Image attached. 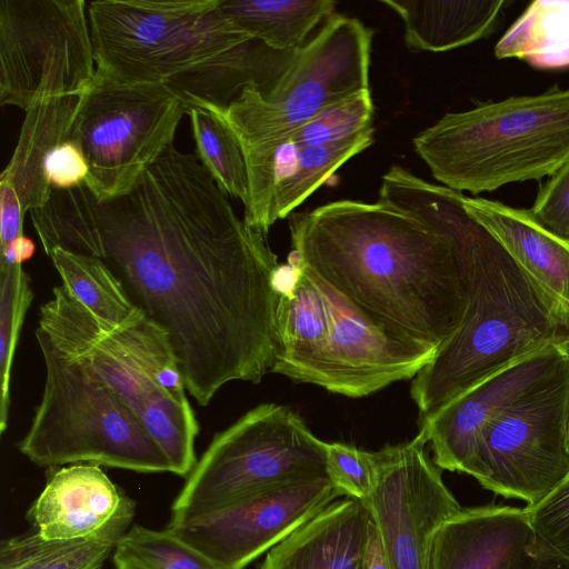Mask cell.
Instances as JSON below:
<instances>
[{
  "mask_svg": "<svg viewBox=\"0 0 569 569\" xmlns=\"http://www.w3.org/2000/svg\"><path fill=\"white\" fill-rule=\"evenodd\" d=\"M37 329L130 407L169 458L172 473L184 477L192 471L199 423L170 338L143 310L113 326L94 317L61 284L40 307Z\"/></svg>",
  "mask_w": 569,
  "mask_h": 569,
  "instance_id": "4",
  "label": "cell"
},
{
  "mask_svg": "<svg viewBox=\"0 0 569 569\" xmlns=\"http://www.w3.org/2000/svg\"><path fill=\"white\" fill-rule=\"evenodd\" d=\"M189 112L167 84L120 86L94 80L84 93L69 140L89 167L84 184L104 201L128 192L173 143Z\"/></svg>",
  "mask_w": 569,
  "mask_h": 569,
  "instance_id": "10",
  "label": "cell"
},
{
  "mask_svg": "<svg viewBox=\"0 0 569 569\" xmlns=\"http://www.w3.org/2000/svg\"><path fill=\"white\" fill-rule=\"evenodd\" d=\"M427 433L375 451L376 479L362 503L373 520L388 569H429L441 526L462 509L430 457Z\"/></svg>",
  "mask_w": 569,
  "mask_h": 569,
  "instance_id": "12",
  "label": "cell"
},
{
  "mask_svg": "<svg viewBox=\"0 0 569 569\" xmlns=\"http://www.w3.org/2000/svg\"><path fill=\"white\" fill-rule=\"evenodd\" d=\"M463 193L401 166L377 202L338 200L289 216L292 260L362 318L437 350L467 310Z\"/></svg>",
  "mask_w": 569,
  "mask_h": 569,
  "instance_id": "2",
  "label": "cell"
},
{
  "mask_svg": "<svg viewBox=\"0 0 569 569\" xmlns=\"http://www.w3.org/2000/svg\"><path fill=\"white\" fill-rule=\"evenodd\" d=\"M83 96L43 99L24 111L16 148L0 174V184L14 191L23 216L49 202L53 189L46 178L44 162L58 144L69 140Z\"/></svg>",
  "mask_w": 569,
  "mask_h": 569,
  "instance_id": "20",
  "label": "cell"
},
{
  "mask_svg": "<svg viewBox=\"0 0 569 569\" xmlns=\"http://www.w3.org/2000/svg\"><path fill=\"white\" fill-rule=\"evenodd\" d=\"M346 495L327 476L290 480L166 529L221 569H244Z\"/></svg>",
  "mask_w": 569,
  "mask_h": 569,
  "instance_id": "14",
  "label": "cell"
},
{
  "mask_svg": "<svg viewBox=\"0 0 569 569\" xmlns=\"http://www.w3.org/2000/svg\"><path fill=\"white\" fill-rule=\"evenodd\" d=\"M0 274V432L2 435L9 419L13 357L33 292L30 278L22 264L1 261Z\"/></svg>",
  "mask_w": 569,
  "mask_h": 569,
  "instance_id": "30",
  "label": "cell"
},
{
  "mask_svg": "<svg viewBox=\"0 0 569 569\" xmlns=\"http://www.w3.org/2000/svg\"><path fill=\"white\" fill-rule=\"evenodd\" d=\"M326 445L291 408L261 403L213 436L176 497L169 522L282 482L328 477Z\"/></svg>",
  "mask_w": 569,
  "mask_h": 569,
  "instance_id": "9",
  "label": "cell"
},
{
  "mask_svg": "<svg viewBox=\"0 0 569 569\" xmlns=\"http://www.w3.org/2000/svg\"><path fill=\"white\" fill-rule=\"evenodd\" d=\"M48 256L62 284L99 320L120 326L142 310L103 260L61 247Z\"/></svg>",
  "mask_w": 569,
  "mask_h": 569,
  "instance_id": "26",
  "label": "cell"
},
{
  "mask_svg": "<svg viewBox=\"0 0 569 569\" xmlns=\"http://www.w3.org/2000/svg\"><path fill=\"white\" fill-rule=\"evenodd\" d=\"M36 251L34 242L24 234L16 238L7 248L1 250V261L22 264Z\"/></svg>",
  "mask_w": 569,
  "mask_h": 569,
  "instance_id": "38",
  "label": "cell"
},
{
  "mask_svg": "<svg viewBox=\"0 0 569 569\" xmlns=\"http://www.w3.org/2000/svg\"><path fill=\"white\" fill-rule=\"evenodd\" d=\"M462 202L535 279L569 303V242L539 226L528 209L465 194Z\"/></svg>",
  "mask_w": 569,
  "mask_h": 569,
  "instance_id": "21",
  "label": "cell"
},
{
  "mask_svg": "<svg viewBox=\"0 0 569 569\" xmlns=\"http://www.w3.org/2000/svg\"><path fill=\"white\" fill-rule=\"evenodd\" d=\"M569 378V345L551 346L478 382L433 416L418 419L435 463L477 477V443L491 422Z\"/></svg>",
  "mask_w": 569,
  "mask_h": 569,
  "instance_id": "15",
  "label": "cell"
},
{
  "mask_svg": "<svg viewBox=\"0 0 569 569\" xmlns=\"http://www.w3.org/2000/svg\"><path fill=\"white\" fill-rule=\"evenodd\" d=\"M332 0H221V10L252 39L274 51L299 49L335 13Z\"/></svg>",
  "mask_w": 569,
  "mask_h": 569,
  "instance_id": "24",
  "label": "cell"
},
{
  "mask_svg": "<svg viewBox=\"0 0 569 569\" xmlns=\"http://www.w3.org/2000/svg\"><path fill=\"white\" fill-rule=\"evenodd\" d=\"M495 54L519 58L538 69L569 67V1L530 3L497 42Z\"/></svg>",
  "mask_w": 569,
  "mask_h": 569,
  "instance_id": "25",
  "label": "cell"
},
{
  "mask_svg": "<svg viewBox=\"0 0 569 569\" xmlns=\"http://www.w3.org/2000/svg\"><path fill=\"white\" fill-rule=\"evenodd\" d=\"M377 530L357 499H337L271 548L259 569H369Z\"/></svg>",
  "mask_w": 569,
  "mask_h": 569,
  "instance_id": "17",
  "label": "cell"
},
{
  "mask_svg": "<svg viewBox=\"0 0 569 569\" xmlns=\"http://www.w3.org/2000/svg\"><path fill=\"white\" fill-rule=\"evenodd\" d=\"M188 114L199 161L226 194L244 204L248 198V173L237 134L214 111L192 107Z\"/></svg>",
  "mask_w": 569,
  "mask_h": 569,
  "instance_id": "28",
  "label": "cell"
},
{
  "mask_svg": "<svg viewBox=\"0 0 569 569\" xmlns=\"http://www.w3.org/2000/svg\"><path fill=\"white\" fill-rule=\"evenodd\" d=\"M326 468L328 478L346 497L366 501L375 485L376 455L352 445L327 442Z\"/></svg>",
  "mask_w": 569,
  "mask_h": 569,
  "instance_id": "32",
  "label": "cell"
},
{
  "mask_svg": "<svg viewBox=\"0 0 569 569\" xmlns=\"http://www.w3.org/2000/svg\"><path fill=\"white\" fill-rule=\"evenodd\" d=\"M221 0H94L88 19L94 80L169 84L218 64L252 39Z\"/></svg>",
  "mask_w": 569,
  "mask_h": 569,
  "instance_id": "6",
  "label": "cell"
},
{
  "mask_svg": "<svg viewBox=\"0 0 569 569\" xmlns=\"http://www.w3.org/2000/svg\"><path fill=\"white\" fill-rule=\"evenodd\" d=\"M372 39V29L357 18L333 13L267 92L249 83L226 107L198 108L220 114L242 148L281 141L329 107L370 89Z\"/></svg>",
  "mask_w": 569,
  "mask_h": 569,
  "instance_id": "8",
  "label": "cell"
},
{
  "mask_svg": "<svg viewBox=\"0 0 569 569\" xmlns=\"http://www.w3.org/2000/svg\"><path fill=\"white\" fill-rule=\"evenodd\" d=\"M566 440H567V448H568V452H569V407H568V416H567Z\"/></svg>",
  "mask_w": 569,
  "mask_h": 569,
  "instance_id": "40",
  "label": "cell"
},
{
  "mask_svg": "<svg viewBox=\"0 0 569 569\" xmlns=\"http://www.w3.org/2000/svg\"><path fill=\"white\" fill-rule=\"evenodd\" d=\"M525 509L535 542L569 559V477L545 499Z\"/></svg>",
  "mask_w": 569,
  "mask_h": 569,
  "instance_id": "33",
  "label": "cell"
},
{
  "mask_svg": "<svg viewBox=\"0 0 569 569\" xmlns=\"http://www.w3.org/2000/svg\"><path fill=\"white\" fill-rule=\"evenodd\" d=\"M373 102L370 89L342 100L292 130L289 139L297 146L327 144L349 139L372 127ZM282 141V140H281Z\"/></svg>",
  "mask_w": 569,
  "mask_h": 569,
  "instance_id": "31",
  "label": "cell"
},
{
  "mask_svg": "<svg viewBox=\"0 0 569 569\" xmlns=\"http://www.w3.org/2000/svg\"><path fill=\"white\" fill-rule=\"evenodd\" d=\"M89 167L81 149L67 140L47 157L44 174L53 190L64 191L80 187L87 180Z\"/></svg>",
  "mask_w": 569,
  "mask_h": 569,
  "instance_id": "35",
  "label": "cell"
},
{
  "mask_svg": "<svg viewBox=\"0 0 569 569\" xmlns=\"http://www.w3.org/2000/svg\"><path fill=\"white\" fill-rule=\"evenodd\" d=\"M568 407L569 378L486 427L477 443V481L527 506L545 499L569 477Z\"/></svg>",
  "mask_w": 569,
  "mask_h": 569,
  "instance_id": "13",
  "label": "cell"
},
{
  "mask_svg": "<svg viewBox=\"0 0 569 569\" xmlns=\"http://www.w3.org/2000/svg\"><path fill=\"white\" fill-rule=\"evenodd\" d=\"M30 218L47 254L61 247L107 263L168 333L199 406L271 372L282 264L196 154L172 143L128 192L99 201L84 183L53 190Z\"/></svg>",
  "mask_w": 569,
  "mask_h": 569,
  "instance_id": "1",
  "label": "cell"
},
{
  "mask_svg": "<svg viewBox=\"0 0 569 569\" xmlns=\"http://www.w3.org/2000/svg\"><path fill=\"white\" fill-rule=\"evenodd\" d=\"M134 516V503L99 532L73 539H46L37 530L0 543V569H102Z\"/></svg>",
  "mask_w": 569,
  "mask_h": 569,
  "instance_id": "23",
  "label": "cell"
},
{
  "mask_svg": "<svg viewBox=\"0 0 569 569\" xmlns=\"http://www.w3.org/2000/svg\"><path fill=\"white\" fill-rule=\"evenodd\" d=\"M528 210L539 226L569 242V159L550 176Z\"/></svg>",
  "mask_w": 569,
  "mask_h": 569,
  "instance_id": "34",
  "label": "cell"
},
{
  "mask_svg": "<svg viewBox=\"0 0 569 569\" xmlns=\"http://www.w3.org/2000/svg\"><path fill=\"white\" fill-rule=\"evenodd\" d=\"M116 569H221L170 530L134 525L113 550Z\"/></svg>",
  "mask_w": 569,
  "mask_h": 569,
  "instance_id": "29",
  "label": "cell"
},
{
  "mask_svg": "<svg viewBox=\"0 0 569 569\" xmlns=\"http://www.w3.org/2000/svg\"><path fill=\"white\" fill-rule=\"evenodd\" d=\"M23 213L14 191L0 184V248H7L23 234Z\"/></svg>",
  "mask_w": 569,
  "mask_h": 569,
  "instance_id": "36",
  "label": "cell"
},
{
  "mask_svg": "<svg viewBox=\"0 0 569 569\" xmlns=\"http://www.w3.org/2000/svg\"><path fill=\"white\" fill-rule=\"evenodd\" d=\"M94 77L87 1H0L1 106L83 94Z\"/></svg>",
  "mask_w": 569,
  "mask_h": 569,
  "instance_id": "11",
  "label": "cell"
},
{
  "mask_svg": "<svg viewBox=\"0 0 569 569\" xmlns=\"http://www.w3.org/2000/svg\"><path fill=\"white\" fill-rule=\"evenodd\" d=\"M401 19L412 51L443 52L488 36L503 0H379Z\"/></svg>",
  "mask_w": 569,
  "mask_h": 569,
  "instance_id": "22",
  "label": "cell"
},
{
  "mask_svg": "<svg viewBox=\"0 0 569 569\" xmlns=\"http://www.w3.org/2000/svg\"><path fill=\"white\" fill-rule=\"evenodd\" d=\"M132 503L98 465L76 463L52 472L27 518L46 539L82 538Z\"/></svg>",
  "mask_w": 569,
  "mask_h": 569,
  "instance_id": "19",
  "label": "cell"
},
{
  "mask_svg": "<svg viewBox=\"0 0 569 569\" xmlns=\"http://www.w3.org/2000/svg\"><path fill=\"white\" fill-rule=\"evenodd\" d=\"M369 569H388V566L385 561V557H383L381 546H380V542L378 539V535L376 536L375 541H373Z\"/></svg>",
  "mask_w": 569,
  "mask_h": 569,
  "instance_id": "39",
  "label": "cell"
},
{
  "mask_svg": "<svg viewBox=\"0 0 569 569\" xmlns=\"http://www.w3.org/2000/svg\"><path fill=\"white\" fill-rule=\"evenodd\" d=\"M375 128L327 144L298 146L289 171L279 180L272 201L273 224L289 217L343 163L373 143Z\"/></svg>",
  "mask_w": 569,
  "mask_h": 569,
  "instance_id": "27",
  "label": "cell"
},
{
  "mask_svg": "<svg viewBox=\"0 0 569 569\" xmlns=\"http://www.w3.org/2000/svg\"><path fill=\"white\" fill-rule=\"evenodd\" d=\"M311 274L325 295L328 309V329L316 386L361 398L397 381L415 378L432 360L436 348L362 318Z\"/></svg>",
  "mask_w": 569,
  "mask_h": 569,
  "instance_id": "16",
  "label": "cell"
},
{
  "mask_svg": "<svg viewBox=\"0 0 569 569\" xmlns=\"http://www.w3.org/2000/svg\"><path fill=\"white\" fill-rule=\"evenodd\" d=\"M46 366L41 400L19 451L39 467L93 463L172 472L169 458L130 407L88 366L36 329Z\"/></svg>",
  "mask_w": 569,
  "mask_h": 569,
  "instance_id": "7",
  "label": "cell"
},
{
  "mask_svg": "<svg viewBox=\"0 0 569 569\" xmlns=\"http://www.w3.org/2000/svg\"><path fill=\"white\" fill-rule=\"evenodd\" d=\"M508 569H569V559L533 542Z\"/></svg>",
  "mask_w": 569,
  "mask_h": 569,
  "instance_id": "37",
  "label": "cell"
},
{
  "mask_svg": "<svg viewBox=\"0 0 569 569\" xmlns=\"http://www.w3.org/2000/svg\"><path fill=\"white\" fill-rule=\"evenodd\" d=\"M467 259L469 299L463 319L411 383L419 419L433 416L520 359L569 345V303L535 279L473 217Z\"/></svg>",
  "mask_w": 569,
  "mask_h": 569,
  "instance_id": "3",
  "label": "cell"
},
{
  "mask_svg": "<svg viewBox=\"0 0 569 569\" xmlns=\"http://www.w3.org/2000/svg\"><path fill=\"white\" fill-rule=\"evenodd\" d=\"M533 542L525 508L462 509L436 533L429 569H508Z\"/></svg>",
  "mask_w": 569,
  "mask_h": 569,
  "instance_id": "18",
  "label": "cell"
},
{
  "mask_svg": "<svg viewBox=\"0 0 569 569\" xmlns=\"http://www.w3.org/2000/svg\"><path fill=\"white\" fill-rule=\"evenodd\" d=\"M412 142L433 178L459 192L550 177L569 159V90L446 113Z\"/></svg>",
  "mask_w": 569,
  "mask_h": 569,
  "instance_id": "5",
  "label": "cell"
}]
</instances>
